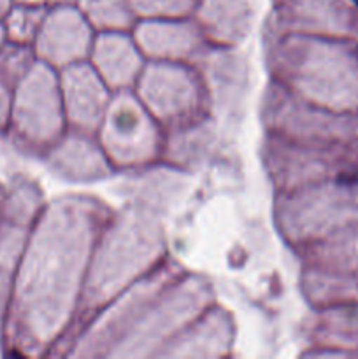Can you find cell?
I'll return each mask as SVG.
<instances>
[{
  "label": "cell",
  "instance_id": "obj_1",
  "mask_svg": "<svg viewBox=\"0 0 358 359\" xmlns=\"http://www.w3.org/2000/svg\"><path fill=\"white\" fill-rule=\"evenodd\" d=\"M354 4H357V6H358V0H354Z\"/></svg>",
  "mask_w": 358,
  "mask_h": 359
}]
</instances>
